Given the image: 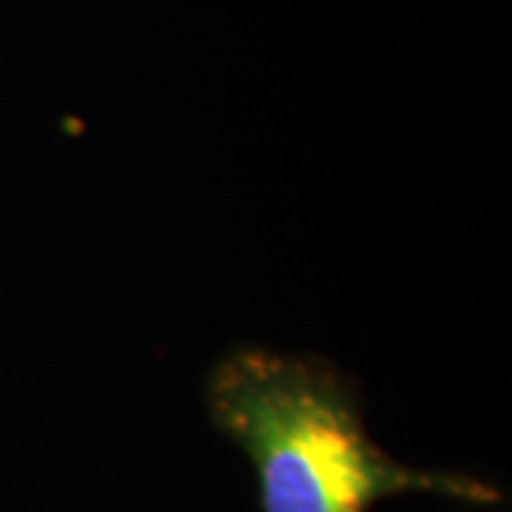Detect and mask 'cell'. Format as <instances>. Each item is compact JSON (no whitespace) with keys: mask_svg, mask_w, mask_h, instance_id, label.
<instances>
[{"mask_svg":"<svg viewBox=\"0 0 512 512\" xmlns=\"http://www.w3.org/2000/svg\"><path fill=\"white\" fill-rule=\"evenodd\" d=\"M211 419L254 464L262 512H370L393 495L498 504L490 484L430 473L370 439L330 367L274 350H237L208 379Z\"/></svg>","mask_w":512,"mask_h":512,"instance_id":"1","label":"cell"}]
</instances>
